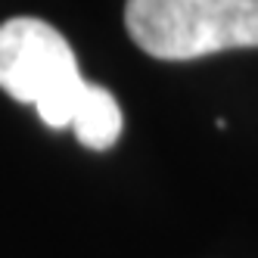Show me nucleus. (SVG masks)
Here are the masks:
<instances>
[{
  "label": "nucleus",
  "mask_w": 258,
  "mask_h": 258,
  "mask_svg": "<svg viewBox=\"0 0 258 258\" xmlns=\"http://www.w3.org/2000/svg\"><path fill=\"white\" fill-rule=\"evenodd\" d=\"M124 25L156 59H199L258 47V0H127Z\"/></svg>",
  "instance_id": "obj_1"
},
{
  "label": "nucleus",
  "mask_w": 258,
  "mask_h": 258,
  "mask_svg": "<svg viewBox=\"0 0 258 258\" xmlns=\"http://www.w3.org/2000/svg\"><path fill=\"white\" fill-rule=\"evenodd\" d=\"M84 84L69 41L50 22L19 16L0 25V87L38 109L47 127H72Z\"/></svg>",
  "instance_id": "obj_2"
},
{
  "label": "nucleus",
  "mask_w": 258,
  "mask_h": 258,
  "mask_svg": "<svg viewBox=\"0 0 258 258\" xmlns=\"http://www.w3.org/2000/svg\"><path fill=\"white\" fill-rule=\"evenodd\" d=\"M72 131L87 150L103 153L109 146H115V140L121 137V109L115 97L106 87L87 81L75 109V118H72Z\"/></svg>",
  "instance_id": "obj_3"
}]
</instances>
